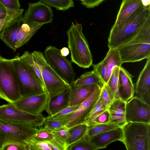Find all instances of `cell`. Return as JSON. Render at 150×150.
<instances>
[{
	"mask_svg": "<svg viewBox=\"0 0 150 150\" xmlns=\"http://www.w3.org/2000/svg\"><path fill=\"white\" fill-rule=\"evenodd\" d=\"M34 141H46L54 142L67 147L65 142L59 138L52 132L42 126L39 127L38 131L30 139Z\"/></svg>",
	"mask_w": 150,
	"mask_h": 150,
	"instance_id": "d4e9b609",
	"label": "cell"
},
{
	"mask_svg": "<svg viewBox=\"0 0 150 150\" xmlns=\"http://www.w3.org/2000/svg\"><path fill=\"white\" fill-rule=\"evenodd\" d=\"M150 17V6H142L117 26L113 25L108 40L109 48H117L130 41Z\"/></svg>",
	"mask_w": 150,
	"mask_h": 150,
	"instance_id": "6da1fadb",
	"label": "cell"
},
{
	"mask_svg": "<svg viewBox=\"0 0 150 150\" xmlns=\"http://www.w3.org/2000/svg\"><path fill=\"white\" fill-rule=\"evenodd\" d=\"M106 70L104 84L106 83L113 70L116 67H120L123 64L117 48H109L106 56L102 61Z\"/></svg>",
	"mask_w": 150,
	"mask_h": 150,
	"instance_id": "603a6c76",
	"label": "cell"
},
{
	"mask_svg": "<svg viewBox=\"0 0 150 150\" xmlns=\"http://www.w3.org/2000/svg\"><path fill=\"white\" fill-rule=\"evenodd\" d=\"M3 150H28L27 145L25 144H12L4 147Z\"/></svg>",
	"mask_w": 150,
	"mask_h": 150,
	"instance_id": "7bdbcfd3",
	"label": "cell"
},
{
	"mask_svg": "<svg viewBox=\"0 0 150 150\" xmlns=\"http://www.w3.org/2000/svg\"><path fill=\"white\" fill-rule=\"evenodd\" d=\"M69 89L56 96L49 97L46 110L48 116L52 115L69 106Z\"/></svg>",
	"mask_w": 150,
	"mask_h": 150,
	"instance_id": "44dd1931",
	"label": "cell"
},
{
	"mask_svg": "<svg viewBox=\"0 0 150 150\" xmlns=\"http://www.w3.org/2000/svg\"><path fill=\"white\" fill-rule=\"evenodd\" d=\"M24 10L19 9L14 10L4 18L0 19V33L3 30L14 24L21 20Z\"/></svg>",
	"mask_w": 150,
	"mask_h": 150,
	"instance_id": "f1b7e54d",
	"label": "cell"
},
{
	"mask_svg": "<svg viewBox=\"0 0 150 150\" xmlns=\"http://www.w3.org/2000/svg\"><path fill=\"white\" fill-rule=\"evenodd\" d=\"M110 122V115L108 110H106L97 116L88 125L93 124L107 123Z\"/></svg>",
	"mask_w": 150,
	"mask_h": 150,
	"instance_id": "ab89813d",
	"label": "cell"
},
{
	"mask_svg": "<svg viewBox=\"0 0 150 150\" xmlns=\"http://www.w3.org/2000/svg\"><path fill=\"white\" fill-rule=\"evenodd\" d=\"M118 90L120 99L126 102L134 96V87L132 76L122 67L119 69Z\"/></svg>",
	"mask_w": 150,
	"mask_h": 150,
	"instance_id": "ac0fdd59",
	"label": "cell"
},
{
	"mask_svg": "<svg viewBox=\"0 0 150 150\" xmlns=\"http://www.w3.org/2000/svg\"><path fill=\"white\" fill-rule=\"evenodd\" d=\"M122 63L150 58V44L125 45L117 48Z\"/></svg>",
	"mask_w": 150,
	"mask_h": 150,
	"instance_id": "4fadbf2b",
	"label": "cell"
},
{
	"mask_svg": "<svg viewBox=\"0 0 150 150\" xmlns=\"http://www.w3.org/2000/svg\"><path fill=\"white\" fill-rule=\"evenodd\" d=\"M44 127L50 131H52L56 129L65 126V122L61 120L52 119L48 117H45L43 123Z\"/></svg>",
	"mask_w": 150,
	"mask_h": 150,
	"instance_id": "f35d334b",
	"label": "cell"
},
{
	"mask_svg": "<svg viewBox=\"0 0 150 150\" xmlns=\"http://www.w3.org/2000/svg\"><path fill=\"white\" fill-rule=\"evenodd\" d=\"M38 129L37 127L15 124L0 119V140L4 148L10 144H25Z\"/></svg>",
	"mask_w": 150,
	"mask_h": 150,
	"instance_id": "52a82bcc",
	"label": "cell"
},
{
	"mask_svg": "<svg viewBox=\"0 0 150 150\" xmlns=\"http://www.w3.org/2000/svg\"><path fill=\"white\" fill-rule=\"evenodd\" d=\"M120 127L110 122L88 126L86 134L90 137L96 134Z\"/></svg>",
	"mask_w": 150,
	"mask_h": 150,
	"instance_id": "f546056e",
	"label": "cell"
},
{
	"mask_svg": "<svg viewBox=\"0 0 150 150\" xmlns=\"http://www.w3.org/2000/svg\"><path fill=\"white\" fill-rule=\"evenodd\" d=\"M25 142L27 146L28 150H59L52 142L34 141L30 139Z\"/></svg>",
	"mask_w": 150,
	"mask_h": 150,
	"instance_id": "4dcf8cb0",
	"label": "cell"
},
{
	"mask_svg": "<svg viewBox=\"0 0 150 150\" xmlns=\"http://www.w3.org/2000/svg\"><path fill=\"white\" fill-rule=\"evenodd\" d=\"M31 53L34 60L40 70L45 88L49 97L56 96L69 89L70 85L51 67L42 52L35 51Z\"/></svg>",
	"mask_w": 150,
	"mask_h": 150,
	"instance_id": "8992f818",
	"label": "cell"
},
{
	"mask_svg": "<svg viewBox=\"0 0 150 150\" xmlns=\"http://www.w3.org/2000/svg\"><path fill=\"white\" fill-rule=\"evenodd\" d=\"M53 14L52 8L39 1L28 3V8L23 17L24 22H36L43 25L52 22Z\"/></svg>",
	"mask_w": 150,
	"mask_h": 150,
	"instance_id": "7c38bea8",
	"label": "cell"
},
{
	"mask_svg": "<svg viewBox=\"0 0 150 150\" xmlns=\"http://www.w3.org/2000/svg\"><path fill=\"white\" fill-rule=\"evenodd\" d=\"M11 60L17 77L21 98L47 93L40 78L32 67L18 56Z\"/></svg>",
	"mask_w": 150,
	"mask_h": 150,
	"instance_id": "7a4b0ae2",
	"label": "cell"
},
{
	"mask_svg": "<svg viewBox=\"0 0 150 150\" xmlns=\"http://www.w3.org/2000/svg\"><path fill=\"white\" fill-rule=\"evenodd\" d=\"M0 2L6 8L10 10H16L20 8L19 0H0Z\"/></svg>",
	"mask_w": 150,
	"mask_h": 150,
	"instance_id": "60d3db41",
	"label": "cell"
},
{
	"mask_svg": "<svg viewBox=\"0 0 150 150\" xmlns=\"http://www.w3.org/2000/svg\"><path fill=\"white\" fill-rule=\"evenodd\" d=\"M108 108L102 103L99 98L92 110L85 119L83 124L88 126L99 115Z\"/></svg>",
	"mask_w": 150,
	"mask_h": 150,
	"instance_id": "d590c367",
	"label": "cell"
},
{
	"mask_svg": "<svg viewBox=\"0 0 150 150\" xmlns=\"http://www.w3.org/2000/svg\"><path fill=\"white\" fill-rule=\"evenodd\" d=\"M101 87H99L96 89L89 97L80 105L73 113L65 118L56 120L65 122V126L68 129L83 124L85 119L99 98Z\"/></svg>",
	"mask_w": 150,
	"mask_h": 150,
	"instance_id": "30bf717a",
	"label": "cell"
},
{
	"mask_svg": "<svg viewBox=\"0 0 150 150\" xmlns=\"http://www.w3.org/2000/svg\"><path fill=\"white\" fill-rule=\"evenodd\" d=\"M0 98L10 103L21 98L17 77L11 59L1 55Z\"/></svg>",
	"mask_w": 150,
	"mask_h": 150,
	"instance_id": "5b68a950",
	"label": "cell"
},
{
	"mask_svg": "<svg viewBox=\"0 0 150 150\" xmlns=\"http://www.w3.org/2000/svg\"><path fill=\"white\" fill-rule=\"evenodd\" d=\"M142 5V0H123L113 25L121 24Z\"/></svg>",
	"mask_w": 150,
	"mask_h": 150,
	"instance_id": "7402d4cb",
	"label": "cell"
},
{
	"mask_svg": "<svg viewBox=\"0 0 150 150\" xmlns=\"http://www.w3.org/2000/svg\"><path fill=\"white\" fill-rule=\"evenodd\" d=\"M44 56L51 67L69 85L75 80L76 74L71 62L62 56L60 50L50 45L46 48Z\"/></svg>",
	"mask_w": 150,
	"mask_h": 150,
	"instance_id": "9c48e42d",
	"label": "cell"
},
{
	"mask_svg": "<svg viewBox=\"0 0 150 150\" xmlns=\"http://www.w3.org/2000/svg\"><path fill=\"white\" fill-rule=\"evenodd\" d=\"M13 11L7 9L0 2V19L4 18Z\"/></svg>",
	"mask_w": 150,
	"mask_h": 150,
	"instance_id": "f6af8a7d",
	"label": "cell"
},
{
	"mask_svg": "<svg viewBox=\"0 0 150 150\" xmlns=\"http://www.w3.org/2000/svg\"><path fill=\"white\" fill-rule=\"evenodd\" d=\"M134 92L135 96L150 105V58L147 59L136 82Z\"/></svg>",
	"mask_w": 150,
	"mask_h": 150,
	"instance_id": "9a60e30c",
	"label": "cell"
},
{
	"mask_svg": "<svg viewBox=\"0 0 150 150\" xmlns=\"http://www.w3.org/2000/svg\"><path fill=\"white\" fill-rule=\"evenodd\" d=\"M49 96L47 93L21 98L13 103L17 108L29 113L42 114L46 110Z\"/></svg>",
	"mask_w": 150,
	"mask_h": 150,
	"instance_id": "5bb4252c",
	"label": "cell"
},
{
	"mask_svg": "<svg viewBox=\"0 0 150 150\" xmlns=\"http://www.w3.org/2000/svg\"><path fill=\"white\" fill-rule=\"evenodd\" d=\"M43 25L36 22H24L21 20L18 31L16 50L26 43Z\"/></svg>",
	"mask_w": 150,
	"mask_h": 150,
	"instance_id": "d6986e66",
	"label": "cell"
},
{
	"mask_svg": "<svg viewBox=\"0 0 150 150\" xmlns=\"http://www.w3.org/2000/svg\"><path fill=\"white\" fill-rule=\"evenodd\" d=\"M80 104L69 106L55 114L51 116H48L47 117L50 118L55 120L65 118L73 113Z\"/></svg>",
	"mask_w": 150,
	"mask_h": 150,
	"instance_id": "74e56055",
	"label": "cell"
},
{
	"mask_svg": "<svg viewBox=\"0 0 150 150\" xmlns=\"http://www.w3.org/2000/svg\"><path fill=\"white\" fill-rule=\"evenodd\" d=\"M122 129V142L127 150H150V124L129 122Z\"/></svg>",
	"mask_w": 150,
	"mask_h": 150,
	"instance_id": "277c9868",
	"label": "cell"
},
{
	"mask_svg": "<svg viewBox=\"0 0 150 150\" xmlns=\"http://www.w3.org/2000/svg\"><path fill=\"white\" fill-rule=\"evenodd\" d=\"M125 118L129 122L150 124V105L136 96L126 102Z\"/></svg>",
	"mask_w": 150,
	"mask_h": 150,
	"instance_id": "8fae6325",
	"label": "cell"
},
{
	"mask_svg": "<svg viewBox=\"0 0 150 150\" xmlns=\"http://www.w3.org/2000/svg\"><path fill=\"white\" fill-rule=\"evenodd\" d=\"M68 129L66 126H64L51 131L66 142Z\"/></svg>",
	"mask_w": 150,
	"mask_h": 150,
	"instance_id": "b9f144b4",
	"label": "cell"
},
{
	"mask_svg": "<svg viewBox=\"0 0 150 150\" xmlns=\"http://www.w3.org/2000/svg\"><path fill=\"white\" fill-rule=\"evenodd\" d=\"M91 143L97 150L106 148L111 143L116 141L122 142L123 140L122 127L116 128L88 137Z\"/></svg>",
	"mask_w": 150,
	"mask_h": 150,
	"instance_id": "2e32d148",
	"label": "cell"
},
{
	"mask_svg": "<svg viewBox=\"0 0 150 150\" xmlns=\"http://www.w3.org/2000/svg\"><path fill=\"white\" fill-rule=\"evenodd\" d=\"M20 57L21 59L27 63L34 69L36 74L40 78L45 89L40 70L37 64L34 60L31 53H30L28 51H25L21 56H20Z\"/></svg>",
	"mask_w": 150,
	"mask_h": 150,
	"instance_id": "8d00e7d4",
	"label": "cell"
},
{
	"mask_svg": "<svg viewBox=\"0 0 150 150\" xmlns=\"http://www.w3.org/2000/svg\"><path fill=\"white\" fill-rule=\"evenodd\" d=\"M87 128V125L82 124L69 129L66 141L67 147L84 137L86 134Z\"/></svg>",
	"mask_w": 150,
	"mask_h": 150,
	"instance_id": "4316f807",
	"label": "cell"
},
{
	"mask_svg": "<svg viewBox=\"0 0 150 150\" xmlns=\"http://www.w3.org/2000/svg\"><path fill=\"white\" fill-rule=\"evenodd\" d=\"M135 44H150V17L146 20L136 35L125 45Z\"/></svg>",
	"mask_w": 150,
	"mask_h": 150,
	"instance_id": "83f0119b",
	"label": "cell"
},
{
	"mask_svg": "<svg viewBox=\"0 0 150 150\" xmlns=\"http://www.w3.org/2000/svg\"><path fill=\"white\" fill-rule=\"evenodd\" d=\"M40 1L62 11L67 10L74 6L73 0H40Z\"/></svg>",
	"mask_w": 150,
	"mask_h": 150,
	"instance_id": "e575fe53",
	"label": "cell"
},
{
	"mask_svg": "<svg viewBox=\"0 0 150 150\" xmlns=\"http://www.w3.org/2000/svg\"><path fill=\"white\" fill-rule=\"evenodd\" d=\"M45 118L42 114L29 113L17 108L13 103L0 105V119L8 122L39 127L42 126Z\"/></svg>",
	"mask_w": 150,
	"mask_h": 150,
	"instance_id": "ba28073f",
	"label": "cell"
},
{
	"mask_svg": "<svg viewBox=\"0 0 150 150\" xmlns=\"http://www.w3.org/2000/svg\"><path fill=\"white\" fill-rule=\"evenodd\" d=\"M126 102L116 99L108 109L110 122L122 127L126 123L125 118Z\"/></svg>",
	"mask_w": 150,
	"mask_h": 150,
	"instance_id": "ffe728a7",
	"label": "cell"
},
{
	"mask_svg": "<svg viewBox=\"0 0 150 150\" xmlns=\"http://www.w3.org/2000/svg\"><path fill=\"white\" fill-rule=\"evenodd\" d=\"M61 55L64 57L68 56L69 53V49L66 47H64L60 50Z\"/></svg>",
	"mask_w": 150,
	"mask_h": 150,
	"instance_id": "bcb514c9",
	"label": "cell"
},
{
	"mask_svg": "<svg viewBox=\"0 0 150 150\" xmlns=\"http://www.w3.org/2000/svg\"><path fill=\"white\" fill-rule=\"evenodd\" d=\"M72 83L76 86L98 84L102 87L104 85L102 79L94 70L82 75Z\"/></svg>",
	"mask_w": 150,
	"mask_h": 150,
	"instance_id": "484cf974",
	"label": "cell"
},
{
	"mask_svg": "<svg viewBox=\"0 0 150 150\" xmlns=\"http://www.w3.org/2000/svg\"><path fill=\"white\" fill-rule=\"evenodd\" d=\"M86 134L81 139L68 146L67 150H97Z\"/></svg>",
	"mask_w": 150,
	"mask_h": 150,
	"instance_id": "d6a6232c",
	"label": "cell"
},
{
	"mask_svg": "<svg viewBox=\"0 0 150 150\" xmlns=\"http://www.w3.org/2000/svg\"><path fill=\"white\" fill-rule=\"evenodd\" d=\"M82 30L81 24L72 23L67 31L68 47L71 61L81 67L86 68L92 64L93 57Z\"/></svg>",
	"mask_w": 150,
	"mask_h": 150,
	"instance_id": "3957f363",
	"label": "cell"
},
{
	"mask_svg": "<svg viewBox=\"0 0 150 150\" xmlns=\"http://www.w3.org/2000/svg\"><path fill=\"white\" fill-rule=\"evenodd\" d=\"M142 5L145 6H149L150 0H142Z\"/></svg>",
	"mask_w": 150,
	"mask_h": 150,
	"instance_id": "7dc6e473",
	"label": "cell"
},
{
	"mask_svg": "<svg viewBox=\"0 0 150 150\" xmlns=\"http://www.w3.org/2000/svg\"><path fill=\"white\" fill-rule=\"evenodd\" d=\"M4 148L3 145L0 140V150H3Z\"/></svg>",
	"mask_w": 150,
	"mask_h": 150,
	"instance_id": "c3c4849f",
	"label": "cell"
},
{
	"mask_svg": "<svg viewBox=\"0 0 150 150\" xmlns=\"http://www.w3.org/2000/svg\"><path fill=\"white\" fill-rule=\"evenodd\" d=\"M80 1H81V2L84 1H85L86 0H80Z\"/></svg>",
	"mask_w": 150,
	"mask_h": 150,
	"instance_id": "681fc988",
	"label": "cell"
},
{
	"mask_svg": "<svg viewBox=\"0 0 150 150\" xmlns=\"http://www.w3.org/2000/svg\"><path fill=\"white\" fill-rule=\"evenodd\" d=\"M99 87L98 84L76 86L71 83L69 85V106L81 104Z\"/></svg>",
	"mask_w": 150,
	"mask_h": 150,
	"instance_id": "e0dca14e",
	"label": "cell"
},
{
	"mask_svg": "<svg viewBox=\"0 0 150 150\" xmlns=\"http://www.w3.org/2000/svg\"><path fill=\"white\" fill-rule=\"evenodd\" d=\"M99 98L102 103L108 109L116 99L115 93L105 84H104L101 88Z\"/></svg>",
	"mask_w": 150,
	"mask_h": 150,
	"instance_id": "1f68e13d",
	"label": "cell"
},
{
	"mask_svg": "<svg viewBox=\"0 0 150 150\" xmlns=\"http://www.w3.org/2000/svg\"><path fill=\"white\" fill-rule=\"evenodd\" d=\"M104 0H86L82 4L88 8H93L98 6Z\"/></svg>",
	"mask_w": 150,
	"mask_h": 150,
	"instance_id": "ee69618b",
	"label": "cell"
},
{
	"mask_svg": "<svg viewBox=\"0 0 150 150\" xmlns=\"http://www.w3.org/2000/svg\"><path fill=\"white\" fill-rule=\"evenodd\" d=\"M21 20L16 22L0 33L1 39L14 52L16 50V46Z\"/></svg>",
	"mask_w": 150,
	"mask_h": 150,
	"instance_id": "cb8c5ba5",
	"label": "cell"
},
{
	"mask_svg": "<svg viewBox=\"0 0 150 150\" xmlns=\"http://www.w3.org/2000/svg\"><path fill=\"white\" fill-rule=\"evenodd\" d=\"M120 67L116 66L115 68L108 80L105 84L112 90L115 93L116 99L121 100L120 98L118 90L119 74Z\"/></svg>",
	"mask_w": 150,
	"mask_h": 150,
	"instance_id": "836d02e7",
	"label": "cell"
}]
</instances>
